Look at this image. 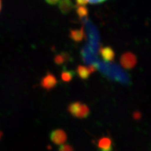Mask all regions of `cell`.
I'll use <instances>...</instances> for the list:
<instances>
[{"mask_svg":"<svg viewBox=\"0 0 151 151\" xmlns=\"http://www.w3.org/2000/svg\"><path fill=\"white\" fill-rule=\"evenodd\" d=\"M50 139L51 141L56 145H62L67 139L66 132L63 129H56L52 130L50 134Z\"/></svg>","mask_w":151,"mask_h":151,"instance_id":"3957f363","label":"cell"},{"mask_svg":"<svg viewBox=\"0 0 151 151\" xmlns=\"http://www.w3.org/2000/svg\"><path fill=\"white\" fill-rule=\"evenodd\" d=\"M73 5L71 0H62L60 1L59 8L63 14H67L73 9Z\"/></svg>","mask_w":151,"mask_h":151,"instance_id":"30bf717a","label":"cell"},{"mask_svg":"<svg viewBox=\"0 0 151 151\" xmlns=\"http://www.w3.org/2000/svg\"><path fill=\"white\" fill-rule=\"evenodd\" d=\"M68 111L73 117L79 119L87 118L90 114L89 107L81 101H75L68 106Z\"/></svg>","mask_w":151,"mask_h":151,"instance_id":"6da1fadb","label":"cell"},{"mask_svg":"<svg viewBox=\"0 0 151 151\" xmlns=\"http://www.w3.org/2000/svg\"><path fill=\"white\" fill-rule=\"evenodd\" d=\"M106 0H76V3L78 6H86L88 4H99Z\"/></svg>","mask_w":151,"mask_h":151,"instance_id":"7c38bea8","label":"cell"},{"mask_svg":"<svg viewBox=\"0 0 151 151\" xmlns=\"http://www.w3.org/2000/svg\"><path fill=\"white\" fill-rule=\"evenodd\" d=\"M59 0H46V1L49 4H51V5H55L58 3V1Z\"/></svg>","mask_w":151,"mask_h":151,"instance_id":"9a60e30c","label":"cell"},{"mask_svg":"<svg viewBox=\"0 0 151 151\" xmlns=\"http://www.w3.org/2000/svg\"><path fill=\"white\" fill-rule=\"evenodd\" d=\"M69 37L71 40L76 43L82 41L85 38L84 28L81 27L80 29H71L69 32Z\"/></svg>","mask_w":151,"mask_h":151,"instance_id":"ba28073f","label":"cell"},{"mask_svg":"<svg viewBox=\"0 0 151 151\" xmlns=\"http://www.w3.org/2000/svg\"><path fill=\"white\" fill-rule=\"evenodd\" d=\"M75 76V71L70 69H67L64 68L62 71L61 78L62 81L65 83H69L73 80V77Z\"/></svg>","mask_w":151,"mask_h":151,"instance_id":"8fae6325","label":"cell"},{"mask_svg":"<svg viewBox=\"0 0 151 151\" xmlns=\"http://www.w3.org/2000/svg\"><path fill=\"white\" fill-rule=\"evenodd\" d=\"M97 147L99 151H112V139L109 137H103L100 138L97 141Z\"/></svg>","mask_w":151,"mask_h":151,"instance_id":"8992f818","label":"cell"},{"mask_svg":"<svg viewBox=\"0 0 151 151\" xmlns=\"http://www.w3.org/2000/svg\"><path fill=\"white\" fill-rule=\"evenodd\" d=\"M1 0H0V11H1Z\"/></svg>","mask_w":151,"mask_h":151,"instance_id":"e0dca14e","label":"cell"},{"mask_svg":"<svg viewBox=\"0 0 151 151\" xmlns=\"http://www.w3.org/2000/svg\"><path fill=\"white\" fill-rule=\"evenodd\" d=\"M70 59V55L66 52H61L54 57V62L57 65H62L67 63Z\"/></svg>","mask_w":151,"mask_h":151,"instance_id":"9c48e42d","label":"cell"},{"mask_svg":"<svg viewBox=\"0 0 151 151\" xmlns=\"http://www.w3.org/2000/svg\"><path fill=\"white\" fill-rule=\"evenodd\" d=\"M100 55H101V58L106 62H113L115 59V54L113 49L110 46H104L101 47L100 48Z\"/></svg>","mask_w":151,"mask_h":151,"instance_id":"52a82bcc","label":"cell"},{"mask_svg":"<svg viewBox=\"0 0 151 151\" xmlns=\"http://www.w3.org/2000/svg\"><path fill=\"white\" fill-rule=\"evenodd\" d=\"M120 65L126 69H132L137 63V58L134 53L131 52H126L120 57Z\"/></svg>","mask_w":151,"mask_h":151,"instance_id":"7a4b0ae2","label":"cell"},{"mask_svg":"<svg viewBox=\"0 0 151 151\" xmlns=\"http://www.w3.org/2000/svg\"><path fill=\"white\" fill-rule=\"evenodd\" d=\"M58 151H73V148L69 144H62L60 146Z\"/></svg>","mask_w":151,"mask_h":151,"instance_id":"5bb4252c","label":"cell"},{"mask_svg":"<svg viewBox=\"0 0 151 151\" xmlns=\"http://www.w3.org/2000/svg\"><path fill=\"white\" fill-rule=\"evenodd\" d=\"M77 14L80 18H86L88 16V9L85 6H80L77 9Z\"/></svg>","mask_w":151,"mask_h":151,"instance_id":"4fadbf2b","label":"cell"},{"mask_svg":"<svg viewBox=\"0 0 151 151\" xmlns=\"http://www.w3.org/2000/svg\"><path fill=\"white\" fill-rule=\"evenodd\" d=\"M96 70H97V68L95 65H90L88 67L83 65H78L76 69V73L82 80H87L89 78L91 73H94Z\"/></svg>","mask_w":151,"mask_h":151,"instance_id":"5b68a950","label":"cell"},{"mask_svg":"<svg viewBox=\"0 0 151 151\" xmlns=\"http://www.w3.org/2000/svg\"><path fill=\"white\" fill-rule=\"evenodd\" d=\"M140 117H141L140 113L135 112L134 113V118L135 119H139L140 118Z\"/></svg>","mask_w":151,"mask_h":151,"instance_id":"2e32d148","label":"cell"},{"mask_svg":"<svg viewBox=\"0 0 151 151\" xmlns=\"http://www.w3.org/2000/svg\"><path fill=\"white\" fill-rule=\"evenodd\" d=\"M58 80H57L56 77L52 74V73H48L43 77L41 79L40 85L43 89L47 90H50L55 87L58 85Z\"/></svg>","mask_w":151,"mask_h":151,"instance_id":"277c9868","label":"cell"}]
</instances>
